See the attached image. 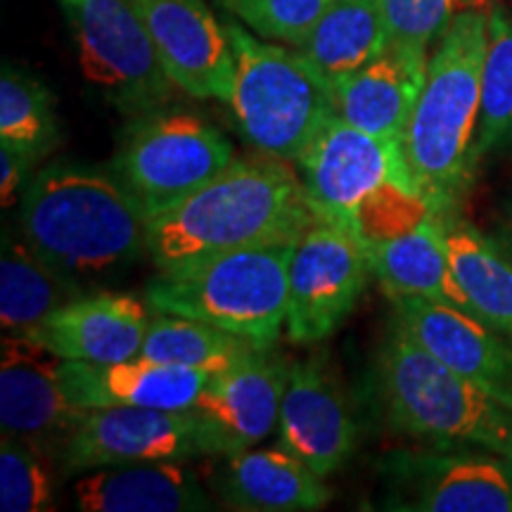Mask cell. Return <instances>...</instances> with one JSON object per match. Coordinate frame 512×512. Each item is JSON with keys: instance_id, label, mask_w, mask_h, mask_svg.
Masks as SVG:
<instances>
[{"instance_id": "cell-1", "label": "cell", "mask_w": 512, "mask_h": 512, "mask_svg": "<svg viewBox=\"0 0 512 512\" xmlns=\"http://www.w3.org/2000/svg\"><path fill=\"white\" fill-rule=\"evenodd\" d=\"M313 219L302 176L287 159L235 157L188 200L152 216L147 256L159 271H171L235 249L299 240Z\"/></svg>"}, {"instance_id": "cell-2", "label": "cell", "mask_w": 512, "mask_h": 512, "mask_svg": "<svg viewBox=\"0 0 512 512\" xmlns=\"http://www.w3.org/2000/svg\"><path fill=\"white\" fill-rule=\"evenodd\" d=\"M150 216L119 178L86 164H48L29 178L19 228L74 280H100L147 254Z\"/></svg>"}, {"instance_id": "cell-3", "label": "cell", "mask_w": 512, "mask_h": 512, "mask_svg": "<svg viewBox=\"0 0 512 512\" xmlns=\"http://www.w3.org/2000/svg\"><path fill=\"white\" fill-rule=\"evenodd\" d=\"M486 41V10L467 8L453 19L427 62L425 86L403 136V157L415 188L437 216L458 214L479 164Z\"/></svg>"}, {"instance_id": "cell-4", "label": "cell", "mask_w": 512, "mask_h": 512, "mask_svg": "<svg viewBox=\"0 0 512 512\" xmlns=\"http://www.w3.org/2000/svg\"><path fill=\"white\" fill-rule=\"evenodd\" d=\"M294 247L297 240L268 242L159 271L145 299L155 313L202 320L256 347H275L287 323Z\"/></svg>"}, {"instance_id": "cell-5", "label": "cell", "mask_w": 512, "mask_h": 512, "mask_svg": "<svg viewBox=\"0 0 512 512\" xmlns=\"http://www.w3.org/2000/svg\"><path fill=\"white\" fill-rule=\"evenodd\" d=\"M375 392L389 427L437 446L472 444L501 453L512 411L389 325L375 361Z\"/></svg>"}, {"instance_id": "cell-6", "label": "cell", "mask_w": 512, "mask_h": 512, "mask_svg": "<svg viewBox=\"0 0 512 512\" xmlns=\"http://www.w3.org/2000/svg\"><path fill=\"white\" fill-rule=\"evenodd\" d=\"M235 55L230 110L254 150L297 162L304 147L335 114L332 83L297 48H283L226 22Z\"/></svg>"}, {"instance_id": "cell-7", "label": "cell", "mask_w": 512, "mask_h": 512, "mask_svg": "<svg viewBox=\"0 0 512 512\" xmlns=\"http://www.w3.org/2000/svg\"><path fill=\"white\" fill-rule=\"evenodd\" d=\"M233 159V143L219 128L169 105L128 121L112 166L152 219L188 200Z\"/></svg>"}, {"instance_id": "cell-8", "label": "cell", "mask_w": 512, "mask_h": 512, "mask_svg": "<svg viewBox=\"0 0 512 512\" xmlns=\"http://www.w3.org/2000/svg\"><path fill=\"white\" fill-rule=\"evenodd\" d=\"M69 12L83 79L114 110L133 119L176 100L181 88L166 74L133 0H81Z\"/></svg>"}, {"instance_id": "cell-9", "label": "cell", "mask_w": 512, "mask_h": 512, "mask_svg": "<svg viewBox=\"0 0 512 512\" xmlns=\"http://www.w3.org/2000/svg\"><path fill=\"white\" fill-rule=\"evenodd\" d=\"M204 456H226V448L197 408L105 406L86 408L57 463L64 475H79L112 465Z\"/></svg>"}, {"instance_id": "cell-10", "label": "cell", "mask_w": 512, "mask_h": 512, "mask_svg": "<svg viewBox=\"0 0 512 512\" xmlns=\"http://www.w3.org/2000/svg\"><path fill=\"white\" fill-rule=\"evenodd\" d=\"M297 166L313 214L342 223L356 235L358 214L377 192L389 185L418 192L401 143L377 138L349 124L337 112L330 114L304 147Z\"/></svg>"}, {"instance_id": "cell-11", "label": "cell", "mask_w": 512, "mask_h": 512, "mask_svg": "<svg viewBox=\"0 0 512 512\" xmlns=\"http://www.w3.org/2000/svg\"><path fill=\"white\" fill-rule=\"evenodd\" d=\"M370 273L366 242L342 223L316 216L299 235L290 261V342L306 347L335 335L356 309Z\"/></svg>"}, {"instance_id": "cell-12", "label": "cell", "mask_w": 512, "mask_h": 512, "mask_svg": "<svg viewBox=\"0 0 512 512\" xmlns=\"http://www.w3.org/2000/svg\"><path fill=\"white\" fill-rule=\"evenodd\" d=\"M62 358L27 335L5 332L0 342V425L43 458H60L86 408L64 396Z\"/></svg>"}, {"instance_id": "cell-13", "label": "cell", "mask_w": 512, "mask_h": 512, "mask_svg": "<svg viewBox=\"0 0 512 512\" xmlns=\"http://www.w3.org/2000/svg\"><path fill=\"white\" fill-rule=\"evenodd\" d=\"M143 17L166 74L195 100L230 105L235 55L226 24L207 0H133Z\"/></svg>"}, {"instance_id": "cell-14", "label": "cell", "mask_w": 512, "mask_h": 512, "mask_svg": "<svg viewBox=\"0 0 512 512\" xmlns=\"http://www.w3.org/2000/svg\"><path fill=\"white\" fill-rule=\"evenodd\" d=\"M278 430L280 446L320 477L335 475L354 453L358 437L354 411L323 354L290 363Z\"/></svg>"}, {"instance_id": "cell-15", "label": "cell", "mask_w": 512, "mask_h": 512, "mask_svg": "<svg viewBox=\"0 0 512 512\" xmlns=\"http://www.w3.org/2000/svg\"><path fill=\"white\" fill-rule=\"evenodd\" d=\"M392 299V323L512 411V344L475 313L422 297Z\"/></svg>"}, {"instance_id": "cell-16", "label": "cell", "mask_w": 512, "mask_h": 512, "mask_svg": "<svg viewBox=\"0 0 512 512\" xmlns=\"http://www.w3.org/2000/svg\"><path fill=\"white\" fill-rule=\"evenodd\" d=\"M152 306L133 294H83L38 320L24 335L64 361L117 363L140 356Z\"/></svg>"}, {"instance_id": "cell-17", "label": "cell", "mask_w": 512, "mask_h": 512, "mask_svg": "<svg viewBox=\"0 0 512 512\" xmlns=\"http://www.w3.org/2000/svg\"><path fill=\"white\" fill-rule=\"evenodd\" d=\"M389 465L411 491L401 510L512 512V463L501 453H420Z\"/></svg>"}, {"instance_id": "cell-18", "label": "cell", "mask_w": 512, "mask_h": 512, "mask_svg": "<svg viewBox=\"0 0 512 512\" xmlns=\"http://www.w3.org/2000/svg\"><path fill=\"white\" fill-rule=\"evenodd\" d=\"M209 373L171 363L150 361L145 356L117 363L64 361L60 363V384L69 401L81 408L138 406L188 411L195 408Z\"/></svg>"}, {"instance_id": "cell-19", "label": "cell", "mask_w": 512, "mask_h": 512, "mask_svg": "<svg viewBox=\"0 0 512 512\" xmlns=\"http://www.w3.org/2000/svg\"><path fill=\"white\" fill-rule=\"evenodd\" d=\"M290 361L273 347L259 349L240 366L211 375L195 408L214 427L230 453L266 439L280 418Z\"/></svg>"}, {"instance_id": "cell-20", "label": "cell", "mask_w": 512, "mask_h": 512, "mask_svg": "<svg viewBox=\"0 0 512 512\" xmlns=\"http://www.w3.org/2000/svg\"><path fill=\"white\" fill-rule=\"evenodd\" d=\"M427 53L389 46L358 72L332 86L335 112L377 138L403 145L408 121L427 79Z\"/></svg>"}, {"instance_id": "cell-21", "label": "cell", "mask_w": 512, "mask_h": 512, "mask_svg": "<svg viewBox=\"0 0 512 512\" xmlns=\"http://www.w3.org/2000/svg\"><path fill=\"white\" fill-rule=\"evenodd\" d=\"M83 512H200L209 494L185 460L112 465L93 470L74 486Z\"/></svg>"}, {"instance_id": "cell-22", "label": "cell", "mask_w": 512, "mask_h": 512, "mask_svg": "<svg viewBox=\"0 0 512 512\" xmlns=\"http://www.w3.org/2000/svg\"><path fill=\"white\" fill-rule=\"evenodd\" d=\"M216 489L228 508L245 512H311L332 501L325 477L283 446L230 453Z\"/></svg>"}, {"instance_id": "cell-23", "label": "cell", "mask_w": 512, "mask_h": 512, "mask_svg": "<svg viewBox=\"0 0 512 512\" xmlns=\"http://www.w3.org/2000/svg\"><path fill=\"white\" fill-rule=\"evenodd\" d=\"M366 249L370 271L389 297H422L475 313L453 273L444 226L434 211L401 233L368 242Z\"/></svg>"}, {"instance_id": "cell-24", "label": "cell", "mask_w": 512, "mask_h": 512, "mask_svg": "<svg viewBox=\"0 0 512 512\" xmlns=\"http://www.w3.org/2000/svg\"><path fill=\"white\" fill-rule=\"evenodd\" d=\"M83 297V285L43 259L29 240L3 230L0 252V325L3 332L24 335L38 320L62 304Z\"/></svg>"}, {"instance_id": "cell-25", "label": "cell", "mask_w": 512, "mask_h": 512, "mask_svg": "<svg viewBox=\"0 0 512 512\" xmlns=\"http://www.w3.org/2000/svg\"><path fill=\"white\" fill-rule=\"evenodd\" d=\"M453 273L475 316L512 344V261L491 235L460 219L439 216Z\"/></svg>"}, {"instance_id": "cell-26", "label": "cell", "mask_w": 512, "mask_h": 512, "mask_svg": "<svg viewBox=\"0 0 512 512\" xmlns=\"http://www.w3.org/2000/svg\"><path fill=\"white\" fill-rule=\"evenodd\" d=\"M392 46L382 0H332L316 29L297 48L332 86Z\"/></svg>"}, {"instance_id": "cell-27", "label": "cell", "mask_w": 512, "mask_h": 512, "mask_svg": "<svg viewBox=\"0 0 512 512\" xmlns=\"http://www.w3.org/2000/svg\"><path fill=\"white\" fill-rule=\"evenodd\" d=\"M259 349L268 347H256L249 339L202 320L159 313L150 320L140 356L219 375L223 370L240 366Z\"/></svg>"}, {"instance_id": "cell-28", "label": "cell", "mask_w": 512, "mask_h": 512, "mask_svg": "<svg viewBox=\"0 0 512 512\" xmlns=\"http://www.w3.org/2000/svg\"><path fill=\"white\" fill-rule=\"evenodd\" d=\"M489 41L482 67V105L477 126V159L512 150V12L491 3Z\"/></svg>"}, {"instance_id": "cell-29", "label": "cell", "mask_w": 512, "mask_h": 512, "mask_svg": "<svg viewBox=\"0 0 512 512\" xmlns=\"http://www.w3.org/2000/svg\"><path fill=\"white\" fill-rule=\"evenodd\" d=\"M60 143L53 95L22 69L3 64L0 74V145L17 147L36 162Z\"/></svg>"}, {"instance_id": "cell-30", "label": "cell", "mask_w": 512, "mask_h": 512, "mask_svg": "<svg viewBox=\"0 0 512 512\" xmlns=\"http://www.w3.org/2000/svg\"><path fill=\"white\" fill-rule=\"evenodd\" d=\"M48 460L17 434L0 439V510L46 512L55 510L53 479Z\"/></svg>"}, {"instance_id": "cell-31", "label": "cell", "mask_w": 512, "mask_h": 512, "mask_svg": "<svg viewBox=\"0 0 512 512\" xmlns=\"http://www.w3.org/2000/svg\"><path fill=\"white\" fill-rule=\"evenodd\" d=\"M332 0H219V5L266 41L302 48Z\"/></svg>"}, {"instance_id": "cell-32", "label": "cell", "mask_w": 512, "mask_h": 512, "mask_svg": "<svg viewBox=\"0 0 512 512\" xmlns=\"http://www.w3.org/2000/svg\"><path fill=\"white\" fill-rule=\"evenodd\" d=\"M472 0H382L392 46L427 53Z\"/></svg>"}, {"instance_id": "cell-33", "label": "cell", "mask_w": 512, "mask_h": 512, "mask_svg": "<svg viewBox=\"0 0 512 512\" xmlns=\"http://www.w3.org/2000/svg\"><path fill=\"white\" fill-rule=\"evenodd\" d=\"M34 164L36 159L29 157L27 152L0 145V200H3V207L15 204L17 192L24 181H29V171Z\"/></svg>"}, {"instance_id": "cell-34", "label": "cell", "mask_w": 512, "mask_h": 512, "mask_svg": "<svg viewBox=\"0 0 512 512\" xmlns=\"http://www.w3.org/2000/svg\"><path fill=\"white\" fill-rule=\"evenodd\" d=\"M491 238L496 240V245L503 249V254L508 256V259L512 261V221L508 223V226L498 228L496 235H491Z\"/></svg>"}, {"instance_id": "cell-35", "label": "cell", "mask_w": 512, "mask_h": 512, "mask_svg": "<svg viewBox=\"0 0 512 512\" xmlns=\"http://www.w3.org/2000/svg\"><path fill=\"white\" fill-rule=\"evenodd\" d=\"M501 456H505L512 463V430H510V437H508V441H505V446H503V451H501Z\"/></svg>"}, {"instance_id": "cell-36", "label": "cell", "mask_w": 512, "mask_h": 512, "mask_svg": "<svg viewBox=\"0 0 512 512\" xmlns=\"http://www.w3.org/2000/svg\"><path fill=\"white\" fill-rule=\"evenodd\" d=\"M60 3H64V5H67V8H74V5H79V3H81V0H60Z\"/></svg>"}, {"instance_id": "cell-37", "label": "cell", "mask_w": 512, "mask_h": 512, "mask_svg": "<svg viewBox=\"0 0 512 512\" xmlns=\"http://www.w3.org/2000/svg\"><path fill=\"white\" fill-rule=\"evenodd\" d=\"M510 221H512V214H510Z\"/></svg>"}]
</instances>
